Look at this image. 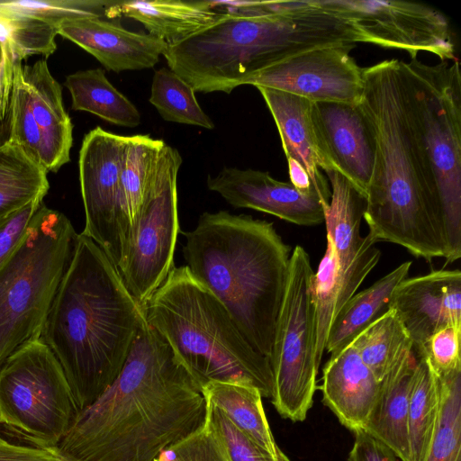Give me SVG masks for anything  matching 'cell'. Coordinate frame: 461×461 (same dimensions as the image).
I'll return each mask as SVG.
<instances>
[{"label": "cell", "mask_w": 461, "mask_h": 461, "mask_svg": "<svg viewBox=\"0 0 461 461\" xmlns=\"http://www.w3.org/2000/svg\"><path fill=\"white\" fill-rule=\"evenodd\" d=\"M206 414L202 388L145 321L116 378L77 413L56 450L77 461H155Z\"/></svg>", "instance_id": "cell-1"}, {"label": "cell", "mask_w": 461, "mask_h": 461, "mask_svg": "<svg viewBox=\"0 0 461 461\" xmlns=\"http://www.w3.org/2000/svg\"><path fill=\"white\" fill-rule=\"evenodd\" d=\"M363 80L358 106L375 145L364 212L368 234L418 258L446 259L441 205L411 123L401 60L363 68Z\"/></svg>", "instance_id": "cell-2"}, {"label": "cell", "mask_w": 461, "mask_h": 461, "mask_svg": "<svg viewBox=\"0 0 461 461\" xmlns=\"http://www.w3.org/2000/svg\"><path fill=\"white\" fill-rule=\"evenodd\" d=\"M145 321L116 267L78 234L40 338L60 364L78 412L116 378Z\"/></svg>", "instance_id": "cell-3"}, {"label": "cell", "mask_w": 461, "mask_h": 461, "mask_svg": "<svg viewBox=\"0 0 461 461\" xmlns=\"http://www.w3.org/2000/svg\"><path fill=\"white\" fill-rule=\"evenodd\" d=\"M240 14L172 45L168 68L194 92L230 94L258 72L296 53L324 45L360 42L348 23L319 0L241 1Z\"/></svg>", "instance_id": "cell-4"}, {"label": "cell", "mask_w": 461, "mask_h": 461, "mask_svg": "<svg viewBox=\"0 0 461 461\" xmlns=\"http://www.w3.org/2000/svg\"><path fill=\"white\" fill-rule=\"evenodd\" d=\"M185 267L225 306L252 348L269 359L291 258L272 222L205 212L183 232Z\"/></svg>", "instance_id": "cell-5"}, {"label": "cell", "mask_w": 461, "mask_h": 461, "mask_svg": "<svg viewBox=\"0 0 461 461\" xmlns=\"http://www.w3.org/2000/svg\"><path fill=\"white\" fill-rule=\"evenodd\" d=\"M203 389L210 382L250 385L271 398L268 358L249 343L222 303L188 268L174 267L142 307Z\"/></svg>", "instance_id": "cell-6"}, {"label": "cell", "mask_w": 461, "mask_h": 461, "mask_svg": "<svg viewBox=\"0 0 461 461\" xmlns=\"http://www.w3.org/2000/svg\"><path fill=\"white\" fill-rule=\"evenodd\" d=\"M77 239L67 216L41 203L0 267V368L17 349L41 338Z\"/></svg>", "instance_id": "cell-7"}, {"label": "cell", "mask_w": 461, "mask_h": 461, "mask_svg": "<svg viewBox=\"0 0 461 461\" xmlns=\"http://www.w3.org/2000/svg\"><path fill=\"white\" fill-rule=\"evenodd\" d=\"M411 123L440 202L447 263L461 257V73L458 59L401 61Z\"/></svg>", "instance_id": "cell-8"}, {"label": "cell", "mask_w": 461, "mask_h": 461, "mask_svg": "<svg viewBox=\"0 0 461 461\" xmlns=\"http://www.w3.org/2000/svg\"><path fill=\"white\" fill-rule=\"evenodd\" d=\"M77 413L62 367L41 339L21 347L1 366V424L32 447L57 448Z\"/></svg>", "instance_id": "cell-9"}, {"label": "cell", "mask_w": 461, "mask_h": 461, "mask_svg": "<svg viewBox=\"0 0 461 461\" xmlns=\"http://www.w3.org/2000/svg\"><path fill=\"white\" fill-rule=\"evenodd\" d=\"M310 256L296 246L290 258L276 320L272 355V403L292 421H303L312 405L319 367L314 359V313Z\"/></svg>", "instance_id": "cell-10"}, {"label": "cell", "mask_w": 461, "mask_h": 461, "mask_svg": "<svg viewBox=\"0 0 461 461\" xmlns=\"http://www.w3.org/2000/svg\"><path fill=\"white\" fill-rule=\"evenodd\" d=\"M182 161L177 149L164 146L117 268L126 288L142 307L175 267L179 233L176 182Z\"/></svg>", "instance_id": "cell-11"}, {"label": "cell", "mask_w": 461, "mask_h": 461, "mask_svg": "<svg viewBox=\"0 0 461 461\" xmlns=\"http://www.w3.org/2000/svg\"><path fill=\"white\" fill-rule=\"evenodd\" d=\"M348 22L360 42L406 51L411 59L429 52L441 61L456 60L448 18L423 3L404 0H320Z\"/></svg>", "instance_id": "cell-12"}, {"label": "cell", "mask_w": 461, "mask_h": 461, "mask_svg": "<svg viewBox=\"0 0 461 461\" xmlns=\"http://www.w3.org/2000/svg\"><path fill=\"white\" fill-rule=\"evenodd\" d=\"M126 136L95 127L85 135L79 151V181L86 224L81 232L119 267L126 253L131 225L122 190Z\"/></svg>", "instance_id": "cell-13"}, {"label": "cell", "mask_w": 461, "mask_h": 461, "mask_svg": "<svg viewBox=\"0 0 461 461\" xmlns=\"http://www.w3.org/2000/svg\"><path fill=\"white\" fill-rule=\"evenodd\" d=\"M354 43L315 47L276 62L246 85L265 86L312 103L358 104L364 88L363 68L350 56Z\"/></svg>", "instance_id": "cell-14"}, {"label": "cell", "mask_w": 461, "mask_h": 461, "mask_svg": "<svg viewBox=\"0 0 461 461\" xmlns=\"http://www.w3.org/2000/svg\"><path fill=\"white\" fill-rule=\"evenodd\" d=\"M311 117L322 157L366 197L372 178L375 145L358 104L312 103Z\"/></svg>", "instance_id": "cell-15"}, {"label": "cell", "mask_w": 461, "mask_h": 461, "mask_svg": "<svg viewBox=\"0 0 461 461\" xmlns=\"http://www.w3.org/2000/svg\"><path fill=\"white\" fill-rule=\"evenodd\" d=\"M206 185L234 208L253 209L300 226L324 222L329 205L317 193H303L268 172L250 168L224 167L208 176Z\"/></svg>", "instance_id": "cell-16"}, {"label": "cell", "mask_w": 461, "mask_h": 461, "mask_svg": "<svg viewBox=\"0 0 461 461\" xmlns=\"http://www.w3.org/2000/svg\"><path fill=\"white\" fill-rule=\"evenodd\" d=\"M408 330L419 355L438 330L461 325V272L435 270L405 278L395 288L391 303Z\"/></svg>", "instance_id": "cell-17"}, {"label": "cell", "mask_w": 461, "mask_h": 461, "mask_svg": "<svg viewBox=\"0 0 461 461\" xmlns=\"http://www.w3.org/2000/svg\"><path fill=\"white\" fill-rule=\"evenodd\" d=\"M58 34L115 73L153 68L168 47L167 42L149 33L128 31L105 18L64 20L58 25Z\"/></svg>", "instance_id": "cell-18"}, {"label": "cell", "mask_w": 461, "mask_h": 461, "mask_svg": "<svg viewBox=\"0 0 461 461\" xmlns=\"http://www.w3.org/2000/svg\"><path fill=\"white\" fill-rule=\"evenodd\" d=\"M380 382L348 344L331 354L322 371L324 404L353 433L364 429L379 392Z\"/></svg>", "instance_id": "cell-19"}, {"label": "cell", "mask_w": 461, "mask_h": 461, "mask_svg": "<svg viewBox=\"0 0 461 461\" xmlns=\"http://www.w3.org/2000/svg\"><path fill=\"white\" fill-rule=\"evenodd\" d=\"M277 127L286 159L296 161L313 187L330 203V189L322 171L331 170L319 149L311 117L312 102L284 91L257 86Z\"/></svg>", "instance_id": "cell-20"}, {"label": "cell", "mask_w": 461, "mask_h": 461, "mask_svg": "<svg viewBox=\"0 0 461 461\" xmlns=\"http://www.w3.org/2000/svg\"><path fill=\"white\" fill-rule=\"evenodd\" d=\"M21 70L41 136V167L47 172H57L69 161L73 143V124L63 105L61 86L52 77L46 59L22 64Z\"/></svg>", "instance_id": "cell-21"}, {"label": "cell", "mask_w": 461, "mask_h": 461, "mask_svg": "<svg viewBox=\"0 0 461 461\" xmlns=\"http://www.w3.org/2000/svg\"><path fill=\"white\" fill-rule=\"evenodd\" d=\"M221 14L212 1H114L107 18L123 15L138 21L149 35L172 45L213 23Z\"/></svg>", "instance_id": "cell-22"}, {"label": "cell", "mask_w": 461, "mask_h": 461, "mask_svg": "<svg viewBox=\"0 0 461 461\" xmlns=\"http://www.w3.org/2000/svg\"><path fill=\"white\" fill-rule=\"evenodd\" d=\"M330 185V198L325 209L327 240L332 244L340 275L348 273L359 257L376 240L360 235L366 197L343 175L326 171Z\"/></svg>", "instance_id": "cell-23"}, {"label": "cell", "mask_w": 461, "mask_h": 461, "mask_svg": "<svg viewBox=\"0 0 461 461\" xmlns=\"http://www.w3.org/2000/svg\"><path fill=\"white\" fill-rule=\"evenodd\" d=\"M416 360L411 356L380 381L376 401L364 428L402 461H410L408 409Z\"/></svg>", "instance_id": "cell-24"}, {"label": "cell", "mask_w": 461, "mask_h": 461, "mask_svg": "<svg viewBox=\"0 0 461 461\" xmlns=\"http://www.w3.org/2000/svg\"><path fill=\"white\" fill-rule=\"evenodd\" d=\"M411 267V262L405 261L368 288L355 294L336 315L325 351L330 355L339 351L389 312L394 290L407 278Z\"/></svg>", "instance_id": "cell-25"}, {"label": "cell", "mask_w": 461, "mask_h": 461, "mask_svg": "<svg viewBox=\"0 0 461 461\" xmlns=\"http://www.w3.org/2000/svg\"><path fill=\"white\" fill-rule=\"evenodd\" d=\"M202 390L206 400L220 409L254 443L278 460H289L275 440L263 408L262 395L257 388L210 382Z\"/></svg>", "instance_id": "cell-26"}, {"label": "cell", "mask_w": 461, "mask_h": 461, "mask_svg": "<svg viewBox=\"0 0 461 461\" xmlns=\"http://www.w3.org/2000/svg\"><path fill=\"white\" fill-rule=\"evenodd\" d=\"M72 98V108L93 113L117 126L133 128L140 123L137 107L106 77L102 68L81 70L65 80Z\"/></svg>", "instance_id": "cell-27"}, {"label": "cell", "mask_w": 461, "mask_h": 461, "mask_svg": "<svg viewBox=\"0 0 461 461\" xmlns=\"http://www.w3.org/2000/svg\"><path fill=\"white\" fill-rule=\"evenodd\" d=\"M362 283L341 279L334 248L327 240L326 251L314 273L312 298L314 313V359L320 367L332 322Z\"/></svg>", "instance_id": "cell-28"}, {"label": "cell", "mask_w": 461, "mask_h": 461, "mask_svg": "<svg viewBox=\"0 0 461 461\" xmlns=\"http://www.w3.org/2000/svg\"><path fill=\"white\" fill-rule=\"evenodd\" d=\"M47 171L18 145L0 144V221L36 199H43L50 185Z\"/></svg>", "instance_id": "cell-29"}, {"label": "cell", "mask_w": 461, "mask_h": 461, "mask_svg": "<svg viewBox=\"0 0 461 461\" xmlns=\"http://www.w3.org/2000/svg\"><path fill=\"white\" fill-rule=\"evenodd\" d=\"M350 344L378 382L414 354L411 336L393 309L369 325Z\"/></svg>", "instance_id": "cell-30"}, {"label": "cell", "mask_w": 461, "mask_h": 461, "mask_svg": "<svg viewBox=\"0 0 461 461\" xmlns=\"http://www.w3.org/2000/svg\"><path fill=\"white\" fill-rule=\"evenodd\" d=\"M439 412L438 379L428 360L417 356L408 409L410 461H425Z\"/></svg>", "instance_id": "cell-31"}, {"label": "cell", "mask_w": 461, "mask_h": 461, "mask_svg": "<svg viewBox=\"0 0 461 461\" xmlns=\"http://www.w3.org/2000/svg\"><path fill=\"white\" fill-rule=\"evenodd\" d=\"M165 141L149 135L126 136L122 167V190L131 229L141 211Z\"/></svg>", "instance_id": "cell-32"}, {"label": "cell", "mask_w": 461, "mask_h": 461, "mask_svg": "<svg viewBox=\"0 0 461 461\" xmlns=\"http://www.w3.org/2000/svg\"><path fill=\"white\" fill-rule=\"evenodd\" d=\"M191 86L168 68L153 76L149 103L167 122L212 130L214 123L200 106Z\"/></svg>", "instance_id": "cell-33"}, {"label": "cell", "mask_w": 461, "mask_h": 461, "mask_svg": "<svg viewBox=\"0 0 461 461\" xmlns=\"http://www.w3.org/2000/svg\"><path fill=\"white\" fill-rule=\"evenodd\" d=\"M437 376L439 412L425 461H461V369Z\"/></svg>", "instance_id": "cell-34"}, {"label": "cell", "mask_w": 461, "mask_h": 461, "mask_svg": "<svg viewBox=\"0 0 461 461\" xmlns=\"http://www.w3.org/2000/svg\"><path fill=\"white\" fill-rule=\"evenodd\" d=\"M114 1L98 0H12L0 1V18L31 17L58 28L64 20L107 18Z\"/></svg>", "instance_id": "cell-35"}, {"label": "cell", "mask_w": 461, "mask_h": 461, "mask_svg": "<svg viewBox=\"0 0 461 461\" xmlns=\"http://www.w3.org/2000/svg\"><path fill=\"white\" fill-rule=\"evenodd\" d=\"M22 60L16 58L7 118V140L21 147L41 166V136L31 109V97L23 76Z\"/></svg>", "instance_id": "cell-36"}, {"label": "cell", "mask_w": 461, "mask_h": 461, "mask_svg": "<svg viewBox=\"0 0 461 461\" xmlns=\"http://www.w3.org/2000/svg\"><path fill=\"white\" fill-rule=\"evenodd\" d=\"M14 55L23 59L32 55L48 57L57 49L58 28L31 17L0 18Z\"/></svg>", "instance_id": "cell-37"}, {"label": "cell", "mask_w": 461, "mask_h": 461, "mask_svg": "<svg viewBox=\"0 0 461 461\" xmlns=\"http://www.w3.org/2000/svg\"><path fill=\"white\" fill-rule=\"evenodd\" d=\"M155 461H230L207 421L199 429L161 452Z\"/></svg>", "instance_id": "cell-38"}, {"label": "cell", "mask_w": 461, "mask_h": 461, "mask_svg": "<svg viewBox=\"0 0 461 461\" xmlns=\"http://www.w3.org/2000/svg\"><path fill=\"white\" fill-rule=\"evenodd\" d=\"M206 420L222 442L230 461H281L254 443L209 401Z\"/></svg>", "instance_id": "cell-39"}, {"label": "cell", "mask_w": 461, "mask_h": 461, "mask_svg": "<svg viewBox=\"0 0 461 461\" xmlns=\"http://www.w3.org/2000/svg\"><path fill=\"white\" fill-rule=\"evenodd\" d=\"M460 339L461 325L446 326L430 336L417 356L425 357L437 375L450 374L461 369Z\"/></svg>", "instance_id": "cell-40"}, {"label": "cell", "mask_w": 461, "mask_h": 461, "mask_svg": "<svg viewBox=\"0 0 461 461\" xmlns=\"http://www.w3.org/2000/svg\"><path fill=\"white\" fill-rule=\"evenodd\" d=\"M43 199H36L0 221V267L24 235Z\"/></svg>", "instance_id": "cell-41"}, {"label": "cell", "mask_w": 461, "mask_h": 461, "mask_svg": "<svg viewBox=\"0 0 461 461\" xmlns=\"http://www.w3.org/2000/svg\"><path fill=\"white\" fill-rule=\"evenodd\" d=\"M16 58L6 32L0 25V128L5 123L7 125Z\"/></svg>", "instance_id": "cell-42"}, {"label": "cell", "mask_w": 461, "mask_h": 461, "mask_svg": "<svg viewBox=\"0 0 461 461\" xmlns=\"http://www.w3.org/2000/svg\"><path fill=\"white\" fill-rule=\"evenodd\" d=\"M355 441L348 461H396L394 453L364 429L354 432Z\"/></svg>", "instance_id": "cell-43"}, {"label": "cell", "mask_w": 461, "mask_h": 461, "mask_svg": "<svg viewBox=\"0 0 461 461\" xmlns=\"http://www.w3.org/2000/svg\"><path fill=\"white\" fill-rule=\"evenodd\" d=\"M0 461H59L55 449L10 443L0 438Z\"/></svg>", "instance_id": "cell-44"}, {"label": "cell", "mask_w": 461, "mask_h": 461, "mask_svg": "<svg viewBox=\"0 0 461 461\" xmlns=\"http://www.w3.org/2000/svg\"><path fill=\"white\" fill-rule=\"evenodd\" d=\"M286 160L288 165L290 183L295 188L303 193H317L321 197L318 191L313 187L306 170L302 167L296 161L290 158ZM323 201L325 200L323 199ZM325 202L329 203V202Z\"/></svg>", "instance_id": "cell-45"}, {"label": "cell", "mask_w": 461, "mask_h": 461, "mask_svg": "<svg viewBox=\"0 0 461 461\" xmlns=\"http://www.w3.org/2000/svg\"><path fill=\"white\" fill-rule=\"evenodd\" d=\"M58 452V451H57ZM59 453V452H58ZM59 461H77L72 458H68L67 456H64L59 453Z\"/></svg>", "instance_id": "cell-46"}, {"label": "cell", "mask_w": 461, "mask_h": 461, "mask_svg": "<svg viewBox=\"0 0 461 461\" xmlns=\"http://www.w3.org/2000/svg\"><path fill=\"white\" fill-rule=\"evenodd\" d=\"M0 425H1V420H0Z\"/></svg>", "instance_id": "cell-47"}]
</instances>
